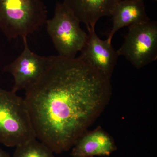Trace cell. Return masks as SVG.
<instances>
[{"mask_svg":"<svg viewBox=\"0 0 157 157\" xmlns=\"http://www.w3.org/2000/svg\"><path fill=\"white\" fill-rule=\"evenodd\" d=\"M37 139L57 154L73 147L110 101V79L78 58L50 56L44 72L26 90Z\"/></svg>","mask_w":157,"mask_h":157,"instance_id":"cell-1","label":"cell"},{"mask_svg":"<svg viewBox=\"0 0 157 157\" xmlns=\"http://www.w3.org/2000/svg\"><path fill=\"white\" fill-rule=\"evenodd\" d=\"M37 138L24 98L0 88V143L16 146Z\"/></svg>","mask_w":157,"mask_h":157,"instance_id":"cell-2","label":"cell"},{"mask_svg":"<svg viewBox=\"0 0 157 157\" xmlns=\"http://www.w3.org/2000/svg\"><path fill=\"white\" fill-rule=\"evenodd\" d=\"M47 20L42 0H0V29L8 39L27 38Z\"/></svg>","mask_w":157,"mask_h":157,"instance_id":"cell-3","label":"cell"},{"mask_svg":"<svg viewBox=\"0 0 157 157\" xmlns=\"http://www.w3.org/2000/svg\"><path fill=\"white\" fill-rule=\"evenodd\" d=\"M80 23L63 3L57 2L53 17L47 19L45 25L60 56L73 58L82 49L87 34L81 29Z\"/></svg>","mask_w":157,"mask_h":157,"instance_id":"cell-4","label":"cell"},{"mask_svg":"<svg viewBox=\"0 0 157 157\" xmlns=\"http://www.w3.org/2000/svg\"><path fill=\"white\" fill-rule=\"evenodd\" d=\"M128 32L117 51L135 68L139 69L157 59V23L149 21L129 26Z\"/></svg>","mask_w":157,"mask_h":157,"instance_id":"cell-5","label":"cell"},{"mask_svg":"<svg viewBox=\"0 0 157 157\" xmlns=\"http://www.w3.org/2000/svg\"><path fill=\"white\" fill-rule=\"evenodd\" d=\"M24 49L14 61L3 68L4 72L11 73L14 77L12 90L17 93L26 90L35 84L42 76L50 60V56L38 55L30 49L27 38H23Z\"/></svg>","mask_w":157,"mask_h":157,"instance_id":"cell-6","label":"cell"},{"mask_svg":"<svg viewBox=\"0 0 157 157\" xmlns=\"http://www.w3.org/2000/svg\"><path fill=\"white\" fill-rule=\"evenodd\" d=\"M95 29H87V39L78 58L111 79L119 56L111 43L98 36Z\"/></svg>","mask_w":157,"mask_h":157,"instance_id":"cell-7","label":"cell"},{"mask_svg":"<svg viewBox=\"0 0 157 157\" xmlns=\"http://www.w3.org/2000/svg\"><path fill=\"white\" fill-rule=\"evenodd\" d=\"M117 149L114 140L101 126L82 134L73 146L72 157L108 156Z\"/></svg>","mask_w":157,"mask_h":157,"instance_id":"cell-8","label":"cell"},{"mask_svg":"<svg viewBox=\"0 0 157 157\" xmlns=\"http://www.w3.org/2000/svg\"><path fill=\"white\" fill-rule=\"evenodd\" d=\"M121 0H64L63 3L87 29L95 27L101 17L111 16Z\"/></svg>","mask_w":157,"mask_h":157,"instance_id":"cell-9","label":"cell"},{"mask_svg":"<svg viewBox=\"0 0 157 157\" xmlns=\"http://www.w3.org/2000/svg\"><path fill=\"white\" fill-rule=\"evenodd\" d=\"M111 16L112 27L107 39L110 43L116 33L120 29L150 21L147 14L144 0H121Z\"/></svg>","mask_w":157,"mask_h":157,"instance_id":"cell-10","label":"cell"},{"mask_svg":"<svg viewBox=\"0 0 157 157\" xmlns=\"http://www.w3.org/2000/svg\"><path fill=\"white\" fill-rule=\"evenodd\" d=\"M13 157H55L47 145L34 138L16 146Z\"/></svg>","mask_w":157,"mask_h":157,"instance_id":"cell-11","label":"cell"},{"mask_svg":"<svg viewBox=\"0 0 157 157\" xmlns=\"http://www.w3.org/2000/svg\"><path fill=\"white\" fill-rule=\"evenodd\" d=\"M0 157H11L9 153L3 150L0 147Z\"/></svg>","mask_w":157,"mask_h":157,"instance_id":"cell-12","label":"cell"},{"mask_svg":"<svg viewBox=\"0 0 157 157\" xmlns=\"http://www.w3.org/2000/svg\"><path fill=\"white\" fill-rule=\"evenodd\" d=\"M151 1H155V2H156V1H157V0H151Z\"/></svg>","mask_w":157,"mask_h":157,"instance_id":"cell-13","label":"cell"}]
</instances>
